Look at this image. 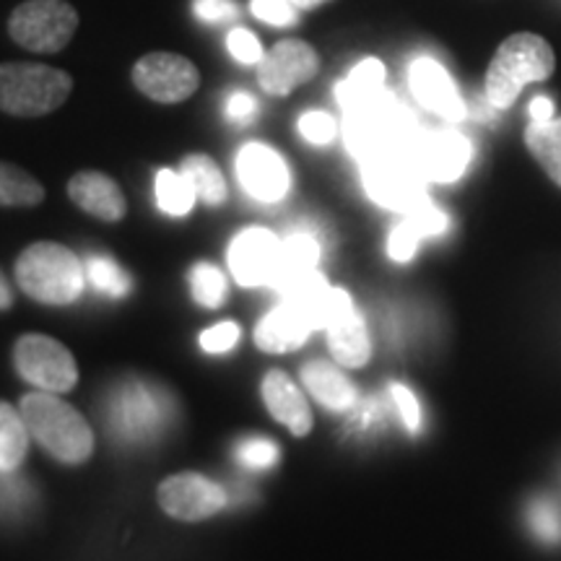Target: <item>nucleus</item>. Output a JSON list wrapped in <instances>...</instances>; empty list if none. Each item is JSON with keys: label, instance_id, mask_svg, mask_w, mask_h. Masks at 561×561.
Returning a JSON list of instances; mask_svg holds the SVG:
<instances>
[{"label": "nucleus", "instance_id": "obj_28", "mask_svg": "<svg viewBox=\"0 0 561 561\" xmlns=\"http://www.w3.org/2000/svg\"><path fill=\"white\" fill-rule=\"evenodd\" d=\"M198 201L193 185L182 172L161 170L157 174V203L164 214L170 216H187Z\"/></svg>", "mask_w": 561, "mask_h": 561}, {"label": "nucleus", "instance_id": "obj_37", "mask_svg": "<svg viewBox=\"0 0 561 561\" xmlns=\"http://www.w3.org/2000/svg\"><path fill=\"white\" fill-rule=\"evenodd\" d=\"M278 458H280V450L273 439H250L240 447V460L248 468H255V471L276 466Z\"/></svg>", "mask_w": 561, "mask_h": 561}, {"label": "nucleus", "instance_id": "obj_14", "mask_svg": "<svg viewBox=\"0 0 561 561\" xmlns=\"http://www.w3.org/2000/svg\"><path fill=\"white\" fill-rule=\"evenodd\" d=\"M284 242L263 227H250L234 237L229 248L231 276L240 286H263L276 278Z\"/></svg>", "mask_w": 561, "mask_h": 561}, {"label": "nucleus", "instance_id": "obj_24", "mask_svg": "<svg viewBox=\"0 0 561 561\" xmlns=\"http://www.w3.org/2000/svg\"><path fill=\"white\" fill-rule=\"evenodd\" d=\"M30 430L21 411L0 401V473H11L24 462L30 453Z\"/></svg>", "mask_w": 561, "mask_h": 561}, {"label": "nucleus", "instance_id": "obj_41", "mask_svg": "<svg viewBox=\"0 0 561 561\" xmlns=\"http://www.w3.org/2000/svg\"><path fill=\"white\" fill-rule=\"evenodd\" d=\"M255 112H257V102L255 96L248 94V91H234V94L227 100V115L231 121L248 123L255 117Z\"/></svg>", "mask_w": 561, "mask_h": 561}, {"label": "nucleus", "instance_id": "obj_26", "mask_svg": "<svg viewBox=\"0 0 561 561\" xmlns=\"http://www.w3.org/2000/svg\"><path fill=\"white\" fill-rule=\"evenodd\" d=\"M525 146L561 187V117L549 123H530L525 130Z\"/></svg>", "mask_w": 561, "mask_h": 561}, {"label": "nucleus", "instance_id": "obj_32", "mask_svg": "<svg viewBox=\"0 0 561 561\" xmlns=\"http://www.w3.org/2000/svg\"><path fill=\"white\" fill-rule=\"evenodd\" d=\"M405 219H409L411 227L419 231L421 240L445 234L447 227H450V219H447L445 210H442L437 203H432L430 198H424L419 206H413L409 214H405Z\"/></svg>", "mask_w": 561, "mask_h": 561}, {"label": "nucleus", "instance_id": "obj_35", "mask_svg": "<svg viewBox=\"0 0 561 561\" xmlns=\"http://www.w3.org/2000/svg\"><path fill=\"white\" fill-rule=\"evenodd\" d=\"M299 133L305 136V140H310V144L325 146L335 138L339 125H335V121L328 112H307L299 121Z\"/></svg>", "mask_w": 561, "mask_h": 561}, {"label": "nucleus", "instance_id": "obj_44", "mask_svg": "<svg viewBox=\"0 0 561 561\" xmlns=\"http://www.w3.org/2000/svg\"><path fill=\"white\" fill-rule=\"evenodd\" d=\"M291 3L297 5L299 11H314V9H320V5L331 3V0H291Z\"/></svg>", "mask_w": 561, "mask_h": 561}, {"label": "nucleus", "instance_id": "obj_31", "mask_svg": "<svg viewBox=\"0 0 561 561\" xmlns=\"http://www.w3.org/2000/svg\"><path fill=\"white\" fill-rule=\"evenodd\" d=\"M528 525L533 536L546 546L561 543V507L551 500H536L528 507Z\"/></svg>", "mask_w": 561, "mask_h": 561}, {"label": "nucleus", "instance_id": "obj_3", "mask_svg": "<svg viewBox=\"0 0 561 561\" xmlns=\"http://www.w3.org/2000/svg\"><path fill=\"white\" fill-rule=\"evenodd\" d=\"M557 68L551 45L530 32L512 34L500 45L486 70V102L507 110L528 83L546 81Z\"/></svg>", "mask_w": 561, "mask_h": 561}, {"label": "nucleus", "instance_id": "obj_29", "mask_svg": "<svg viewBox=\"0 0 561 561\" xmlns=\"http://www.w3.org/2000/svg\"><path fill=\"white\" fill-rule=\"evenodd\" d=\"M87 276L94 284V289L107 294V297H125L133 289L130 276L112 257L91 255L87 261Z\"/></svg>", "mask_w": 561, "mask_h": 561}, {"label": "nucleus", "instance_id": "obj_1", "mask_svg": "<svg viewBox=\"0 0 561 561\" xmlns=\"http://www.w3.org/2000/svg\"><path fill=\"white\" fill-rule=\"evenodd\" d=\"M416 136V117L388 89L346 110V146L362 164L385 153L409 151Z\"/></svg>", "mask_w": 561, "mask_h": 561}, {"label": "nucleus", "instance_id": "obj_23", "mask_svg": "<svg viewBox=\"0 0 561 561\" xmlns=\"http://www.w3.org/2000/svg\"><path fill=\"white\" fill-rule=\"evenodd\" d=\"M180 172L191 182L201 203L210 208L227 203V180H224L219 164L206 153H191V157L182 159Z\"/></svg>", "mask_w": 561, "mask_h": 561}, {"label": "nucleus", "instance_id": "obj_21", "mask_svg": "<svg viewBox=\"0 0 561 561\" xmlns=\"http://www.w3.org/2000/svg\"><path fill=\"white\" fill-rule=\"evenodd\" d=\"M301 380L310 396L318 401L322 409L346 411L356 403V388L339 367L331 362L312 359L301 367Z\"/></svg>", "mask_w": 561, "mask_h": 561}, {"label": "nucleus", "instance_id": "obj_8", "mask_svg": "<svg viewBox=\"0 0 561 561\" xmlns=\"http://www.w3.org/2000/svg\"><path fill=\"white\" fill-rule=\"evenodd\" d=\"M362 180L369 198L382 208L409 214L426 198V180L421 178L409 151L385 153L362 164Z\"/></svg>", "mask_w": 561, "mask_h": 561}, {"label": "nucleus", "instance_id": "obj_15", "mask_svg": "<svg viewBox=\"0 0 561 561\" xmlns=\"http://www.w3.org/2000/svg\"><path fill=\"white\" fill-rule=\"evenodd\" d=\"M237 178L255 201L278 203L289 193L291 178L284 157L265 144H248L237 157Z\"/></svg>", "mask_w": 561, "mask_h": 561}, {"label": "nucleus", "instance_id": "obj_13", "mask_svg": "<svg viewBox=\"0 0 561 561\" xmlns=\"http://www.w3.org/2000/svg\"><path fill=\"white\" fill-rule=\"evenodd\" d=\"M325 331L328 348H331V356L341 364V367L359 369L369 362L371 341L367 322H364L359 310H356L348 291L333 289L331 307H328L325 318Z\"/></svg>", "mask_w": 561, "mask_h": 561}, {"label": "nucleus", "instance_id": "obj_16", "mask_svg": "<svg viewBox=\"0 0 561 561\" xmlns=\"http://www.w3.org/2000/svg\"><path fill=\"white\" fill-rule=\"evenodd\" d=\"M409 81H411L413 96H416L421 107L434 112V115L447 123L466 121L468 115L466 102H462L453 76L447 73L442 62H437L434 58L413 60V66L409 70Z\"/></svg>", "mask_w": 561, "mask_h": 561}, {"label": "nucleus", "instance_id": "obj_38", "mask_svg": "<svg viewBox=\"0 0 561 561\" xmlns=\"http://www.w3.org/2000/svg\"><path fill=\"white\" fill-rule=\"evenodd\" d=\"M240 341V325L237 322H219L201 333V348L208 354H227Z\"/></svg>", "mask_w": 561, "mask_h": 561}, {"label": "nucleus", "instance_id": "obj_11", "mask_svg": "<svg viewBox=\"0 0 561 561\" xmlns=\"http://www.w3.org/2000/svg\"><path fill=\"white\" fill-rule=\"evenodd\" d=\"M159 507L174 520L201 523L227 507V489L201 473H174L159 483Z\"/></svg>", "mask_w": 561, "mask_h": 561}, {"label": "nucleus", "instance_id": "obj_20", "mask_svg": "<svg viewBox=\"0 0 561 561\" xmlns=\"http://www.w3.org/2000/svg\"><path fill=\"white\" fill-rule=\"evenodd\" d=\"M263 401L265 409L278 424H284L294 437H305L312 432V411L305 401L301 390L286 371L271 369L263 380Z\"/></svg>", "mask_w": 561, "mask_h": 561}, {"label": "nucleus", "instance_id": "obj_39", "mask_svg": "<svg viewBox=\"0 0 561 561\" xmlns=\"http://www.w3.org/2000/svg\"><path fill=\"white\" fill-rule=\"evenodd\" d=\"M195 13L210 24H224L240 19V5L234 0H195Z\"/></svg>", "mask_w": 561, "mask_h": 561}, {"label": "nucleus", "instance_id": "obj_30", "mask_svg": "<svg viewBox=\"0 0 561 561\" xmlns=\"http://www.w3.org/2000/svg\"><path fill=\"white\" fill-rule=\"evenodd\" d=\"M191 289L195 301L208 307V310H219L227 301V278L210 263H198L191 271Z\"/></svg>", "mask_w": 561, "mask_h": 561}, {"label": "nucleus", "instance_id": "obj_17", "mask_svg": "<svg viewBox=\"0 0 561 561\" xmlns=\"http://www.w3.org/2000/svg\"><path fill=\"white\" fill-rule=\"evenodd\" d=\"M318 331L305 307L286 297L276 310H271L255 328V343L265 354H289L305 346L310 333Z\"/></svg>", "mask_w": 561, "mask_h": 561}, {"label": "nucleus", "instance_id": "obj_40", "mask_svg": "<svg viewBox=\"0 0 561 561\" xmlns=\"http://www.w3.org/2000/svg\"><path fill=\"white\" fill-rule=\"evenodd\" d=\"M390 396H392V401H396L398 411H401V419H403L405 430L419 432V426H421V409H419L416 396H413V392L405 388V385H392Z\"/></svg>", "mask_w": 561, "mask_h": 561}, {"label": "nucleus", "instance_id": "obj_33", "mask_svg": "<svg viewBox=\"0 0 561 561\" xmlns=\"http://www.w3.org/2000/svg\"><path fill=\"white\" fill-rule=\"evenodd\" d=\"M250 11L271 26H294L299 19V9L291 0H252Z\"/></svg>", "mask_w": 561, "mask_h": 561}, {"label": "nucleus", "instance_id": "obj_18", "mask_svg": "<svg viewBox=\"0 0 561 561\" xmlns=\"http://www.w3.org/2000/svg\"><path fill=\"white\" fill-rule=\"evenodd\" d=\"M68 195L81 210H87L94 219L115 224L123 221L128 214V203L115 180L104 172H79L68 182Z\"/></svg>", "mask_w": 561, "mask_h": 561}, {"label": "nucleus", "instance_id": "obj_43", "mask_svg": "<svg viewBox=\"0 0 561 561\" xmlns=\"http://www.w3.org/2000/svg\"><path fill=\"white\" fill-rule=\"evenodd\" d=\"M11 307H13V289L9 278H5L3 271H0V312L11 310Z\"/></svg>", "mask_w": 561, "mask_h": 561}, {"label": "nucleus", "instance_id": "obj_36", "mask_svg": "<svg viewBox=\"0 0 561 561\" xmlns=\"http://www.w3.org/2000/svg\"><path fill=\"white\" fill-rule=\"evenodd\" d=\"M419 242H421V234L411 227L409 219H403L396 229H392V234H390V242H388L390 257L396 263H409L411 257L416 255Z\"/></svg>", "mask_w": 561, "mask_h": 561}, {"label": "nucleus", "instance_id": "obj_2", "mask_svg": "<svg viewBox=\"0 0 561 561\" xmlns=\"http://www.w3.org/2000/svg\"><path fill=\"white\" fill-rule=\"evenodd\" d=\"M26 430L34 439L66 466H81L94 453V432L81 411L60 401L55 392H30L19 403Z\"/></svg>", "mask_w": 561, "mask_h": 561}, {"label": "nucleus", "instance_id": "obj_12", "mask_svg": "<svg viewBox=\"0 0 561 561\" xmlns=\"http://www.w3.org/2000/svg\"><path fill=\"white\" fill-rule=\"evenodd\" d=\"M318 70L320 58L310 42L284 39L276 42L257 62V81H261L265 94L289 96L301 83L312 81Z\"/></svg>", "mask_w": 561, "mask_h": 561}, {"label": "nucleus", "instance_id": "obj_22", "mask_svg": "<svg viewBox=\"0 0 561 561\" xmlns=\"http://www.w3.org/2000/svg\"><path fill=\"white\" fill-rule=\"evenodd\" d=\"M320 261V244L312 234L307 231H297L289 240L284 242V252H280V263L273 278V289L286 294L291 286H297L301 278H307L314 273Z\"/></svg>", "mask_w": 561, "mask_h": 561}, {"label": "nucleus", "instance_id": "obj_7", "mask_svg": "<svg viewBox=\"0 0 561 561\" xmlns=\"http://www.w3.org/2000/svg\"><path fill=\"white\" fill-rule=\"evenodd\" d=\"M13 367L24 382L45 392H70L79 385V364L60 341L42 333L21 335L13 346Z\"/></svg>", "mask_w": 561, "mask_h": 561}, {"label": "nucleus", "instance_id": "obj_9", "mask_svg": "<svg viewBox=\"0 0 561 561\" xmlns=\"http://www.w3.org/2000/svg\"><path fill=\"white\" fill-rule=\"evenodd\" d=\"M133 83L144 96L159 104H180L198 91L201 73L191 60L174 53L144 55L133 66Z\"/></svg>", "mask_w": 561, "mask_h": 561}, {"label": "nucleus", "instance_id": "obj_27", "mask_svg": "<svg viewBox=\"0 0 561 561\" xmlns=\"http://www.w3.org/2000/svg\"><path fill=\"white\" fill-rule=\"evenodd\" d=\"M45 201V187L16 164L0 161V206L3 208H32Z\"/></svg>", "mask_w": 561, "mask_h": 561}, {"label": "nucleus", "instance_id": "obj_34", "mask_svg": "<svg viewBox=\"0 0 561 561\" xmlns=\"http://www.w3.org/2000/svg\"><path fill=\"white\" fill-rule=\"evenodd\" d=\"M227 50L231 58L237 62H242V66H257V62L263 60V45L257 42V37L248 30H231L229 37H227Z\"/></svg>", "mask_w": 561, "mask_h": 561}, {"label": "nucleus", "instance_id": "obj_19", "mask_svg": "<svg viewBox=\"0 0 561 561\" xmlns=\"http://www.w3.org/2000/svg\"><path fill=\"white\" fill-rule=\"evenodd\" d=\"M164 401L159 388L146 382H128L115 401V424L125 437H146L159 430L164 421Z\"/></svg>", "mask_w": 561, "mask_h": 561}, {"label": "nucleus", "instance_id": "obj_6", "mask_svg": "<svg viewBox=\"0 0 561 561\" xmlns=\"http://www.w3.org/2000/svg\"><path fill=\"white\" fill-rule=\"evenodd\" d=\"M79 30V13L66 0H26L13 9L9 34L30 53L53 55L66 50Z\"/></svg>", "mask_w": 561, "mask_h": 561}, {"label": "nucleus", "instance_id": "obj_25", "mask_svg": "<svg viewBox=\"0 0 561 561\" xmlns=\"http://www.w3.org/2000/svg\"><path fill=\"white\" fill-rule=\"evenodd\" d=\"M385 66L377 58H367L362 60L351 73L343 79L339 87H335V96H339V104L343 107V112L356 107V104L367 102L369 96L380 94L385 89Z\"/></svg>", "mask_w": 561, "mask_h": 561}, {"label": "nucleus", "instance_id": "obj_4", "mask_svg": "<svg viewBox=\"0 0 561 561\" xmlns=\"http://www.w3.org/2000/svg\"><path fill=\"white\" fill-rule=\"evenodd\" d=\"M19 289L39 305H73L83 291V265L73 250L58 242H34L16 257Z\"/></svg>", "mask_w": 561, "mask_h": 561}, {"label": "nucleus", "instance_id": "obj_42", "mask_svg": "<svg viewBox=\"0 0 561 561\" xmlns=\"http://www.w3.org/2000/svg\"><path fill=\"white\" fill-rule=\"evenodd\" d=\"M530 117H533V123L553 121V104L549 96H536V100L530 102Z\"/></svg>", "mask_w": 561, "mask_h": 561}, {"label": "nucleus", "instance_id": "obj_5", "mask_svg": "<svg viewBox=\"0 0 561 561\" xmlns=\"http://www.w3.org/2000/svg\"><path fill=\"white\" fill-rule=\"evenodd\" d=\"M73 79L42 62H0V112L13 117L50 115L66 104Z\"/></svg>", "mask_w": 561, "mask_h": 561}, {"label": "nucleus", "instance_id": "obj_10", "mask_svg": "<svg viewBox=\"0 0 561 561\" xmlns=\"http://www.w3.org/2000/svg\"><path fill=\"white\" fill-rule=\"evenodd\" d=\"M411 159L426 182H447L460 180L473 159V146L462 133L442 128V130H419L411 144Z\"/></svg>", "mask_w": 561, "mask_h": 561}]
</instances>
